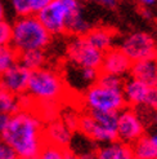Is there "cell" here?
<instances>
[{
  "label": "cell",
  "instance_id": "6",
  "mask_svg": "<svg viewBox=\"0 0 157 159\" xmlns=\"http://www.w3.org/2000/svg\"><path fill=\"white\" fill-rule=\"evenodd\" d=\"M67 58L68 62L77 66L99 69L103 52L93 47L85 36H75L67 45Z\"/></svg>",
  "mask_w": 157,
  "mask_h": 159
},
{
  "label": "cell",
  "instance_id": "7",
  "mask_svg": "<svg viewBox=\"0 0 157 159\" xmlns=\"http://www.w3.org/2000/svg\"><path fill=\"white\" fill-rule=\"evenodd\" d=\"M120 48L134 62L157 56V42L147 33H133L122 40Z\"/></svg>",
  "mask_w": 157,
  "mask_h": 159
},
{
  "label": "cell",
  "instance_id": "11",
  "mask_svg": "<svg viewBox=\"0 0 157 159\" xmlns=\"http://www.w3.org/2000/svg\"><path fill=\"white\" fill-rule=\"evenodd\" d=\"M133 61L128 57L121 48H109L103 53V58L99 66L100 73L113 74L116 76L124 78L130 74Z\"/></svg>",
  "mask_w": 157,
  "mask_h": 159
},
{
  "label": "cell",
  "instance_id": "26",
  "mask_svg": "<svg viewBox=\"0 0 157 159\" xmlns=\"http://www.w3.org/2000/svg\"><path fill=\"white\" fill-rule=\"evenodd\" d=\"M15 158H17V155H15L14 150L0 140V159H15Z\"/></svg>",
  "mask_w": 157,
  "mask_h": 159
},
{
  "label": "cell",
  "instance_id": "22",
  "mask_svg": "<svg viewBox=\"0 0 157 159\" xmlns=\"http://www.w3.org/2000/svg\"><path fill=\"white\" fill-rule=\"evenodd\" d=\"M138 116L140 118V120L144 124V127H150L153 123H156V115H157V111L151 109L150 106H146V105H140V106H135L134 107Z\"/></svg>",
  "mask_w": 157,
  "mask_h": 159
},
{
  "label": "cell",
  "instance_id": "20",
  "mask_svg": "<svg viewBox=\"0 0 157 159\" xmlns=\"http://www.w3.org/2000/svg\"><path fill=\"white\" fill-rule=\"evenodd\" d=\"M90 29H91V26L88 23V21L83 17V14L80 12L68 21L67 26H66V33L72 34L74 36H84Z\"/></svg>",
  "mask_w": 157,
  "mask_h": 159
},
{
  "label": "cell",
  "instance_id": "5",
  "mask_svg": "<svg viewBox=\"0 0 157 159\" xmlns=\"http://www.w3.org/2000/svg\"><path fill=\"white\" fill-rule=\"evenodd\" d=\"M80 12L78 0H52L36 16L52 35H57L66 33L68 21Z\"/></svg>",
  "mask_w": 157,
  "mask_h": 159
},
{
  "label": "cell",
  "instance_id": "27",
  "mask_svg": "<svg viewBox=\"0 0 157 159\" xmlns=\"http://www.w3.org/2000/svg\"><path fill=\"white\" fill-rule=\"evenodd\" d=\"M146 106H150L151 109L157 111V87H151L150 93L146 101Z\"/></svg>",
  "mask_w": 157,
  "mask_h": 159
},
{
  "label": "cell",
  "instance_id": "3",
  "mask_svg": "<svg viewBox=\"0 0 157 159\" xmlns=\"http://www.w3.org/2000/svg\"><path fill=\"white\" fill-rule=\"evenodd\" d=\"M67 84L62 74L45 66L31 71L27 94L34 102H61L66 97Z\"/></svg>",
  "mask_w": 157,
  "mask_h": 159
},
{
  "label": "cell",
  "instance_id": "17",
  "mask_svg": "<svg viewBox=\"0 0 157 159\" xmlns=\"http://www.w3.org/2000/svg\"><path fill=\"white\" fill-rule=\"evenodd\" d=\"M133 158L138 159H157V146L153 144L151 136L143 134L131 144Z\"/></svg>",
  "mask_w": 157,
  "mask_h": 159
},
{
  "label": "cell",
  "instance_id": "1",
  "mask_svg": "<svg viewBox=\"0 0 157 159\" xmlns=\"http://www.w3.org/2000/svg\"><path fill=\"white\" fill-rule=\"evenodd\" d=\"M0 140L14 150L17 158H39L46 144L44 120L34 109H19L9 116Z\"/></svg>",
  "mask_w": 157,
  "mask_h": 159
},
{
  "label": "cell",
  "instance_id": "33",
  "mask_svg": "<svg viewBox=\"0 0 157 159\" xmlns=\"http://www.w3.org/2000/svg\"><path fill=\"white\" fill-rule=\"evenodd\" d=\"M151 139H152V141H153V144L157 146V132H155L152 136H151Z\"/></svg>",
  "mask_w": 157,
  "mask_h": 159
},
{
  "label": "cell",
  "instance_id": "29",
  "mask_svg": "<svg viewBox=\"0 0 157 159\" xmlns=\"http://www.w3.org/2000/svg\"><path fill=\"white\" fill-rule=\"evenodd\" d=\"M9 116H11L9 114H5V113H2V111H0V133L4 131L8 120H9Z\"/></svg>",
  "mask_w": 157,
  "mask_h": 159
},
{
  "label": "cell",
  "instance_id": "8",
  "mask_svg": "<svg viewBox=\"0 0 157 159\" xmlns=\"http://www.w3.org/2000/svg\"><path fill=\"white\" fill-rule=\"evenodd\" d=\"M117 140L131 145L139 137L146 134V127L131 106H125L117 113Z\"/></svg>",
  "mask_w": 157,
  "mask_h": 159
},
{
  "label": "cell",
  "instance_id": "21",
  "mask_svg": "<svg viewBox=\"0 0 157 159\" xmlns=\"http://www.w3.org/2000/svg\"><path fill=\"white\" fill-rule=\"evenodd\" d=\"M18 61V53L11 44L0 45V75Z\"/></svg>",
  "mask_w": 157,
  "mask_h": 159
},
{
  "label": "cell",
  "instance_id": "30",
  "mask_svg": "<svg viewBox=\"0 0 157 159\" xmlns=\"http://www.w3.org/2000/svg\"><path fill=\"white\" fill-rule=\"evenodd\" d=\"M138 2L142 7H147V8L155 7L157 4V0H138Z\"/></svg>",
  "mask_w": 157,
  "mask_h": 159
},
{
  "label": "cell",
  "instance_id": "23",
  "mask_svg": "<svg viewBox=\"0 0 157 159\" xmlns=\"http://www.w3.org/2000/svg\"><path fill=\"white\" fill-rule=\"evenodd\" d=\"M97 83L104 85V87H109V88H120V89H122L124 78L116 76L113 74L100 73L99 76H98V79H97Z\"/></svg>",
  "mask_w": 157,
  "mask_h": 159
},
{
  "label": "cell",
  "instance_id": "18",
  "mask_svg": "<svg viewBox=\"0 0 157 159\" xmlns=\"http://www.w3.org/2000/svg\"><path fill=\"white\" fill-rule=\"evenodd\" d=\"M18 63H21L22 66H25L30 71H34L37 69H41L45 66L46 57L44 49H31L26 52L18 53Z\"/></svg>",
  "mask_w": 157,
  "mask_h": 159
},
{
  "label": "cell",
  "instance_id": "25",
  "mask_svg": "<svg viewBox=\"0 0 157 159\" xmlns=\"http://www.w3.org/2000/svg\"><path fill=\"white\" fill-rule=\"evenodd\" d=\"M12 38V26L4 20L0 21V45L11 44Z\"/></svg>",
  "mask_w": 157,
  "mask_h": 159
},
{
  "label": "cell",
  "instance_id": "14",
  "mask_svg": "<svg viewBox=\"0 0 157 159\" xmlns=\"http://www.w3.org/2000/svg\"><path fill=\"white\" fill-rule=\"evenodd\" d=\"M129 75L147 84L148 87H157V56L134 61Z\"/></svg>",
  "mask_w": 157,
  "mask_h": 159
},
{
  "label": "cell",
  "instance_id": "34",
  "mask_svg": "<svg viewBox=\"0 0 157 159\" xmlns=\"http://www.w3.org/2000/svg\"><path fill=\"white\" fill-rule=\"evenodd\" d=\"M156 123H157V115H156Z\"/></svg>",
  "mask_w": 157,
  "mask_h": 159
},
{
  "label": "cell",
  "instance_id": "32",
  "mask_svg": "<svg viewBox=\"0 0 157 159\" xmlns=\"http://www.w3.org/2000/svg\"><path fill=\"white\" fill-rule=\"evenodd\" d=\"M4 7H3V4H2V2H0V21H3L4 20Z\"/></svg>",
  "mask_w": 157,
  "mask_h": 159
},
{
  "label": "cell",
  "instance_id": "10",
  "mask_svg": "<svg viewBox=\"0 0 157 159\" xmlns=\"http://www.w3.org/2000/svg\"><path fill=\"white\" fill-rule=\"evenodd\" d=\"M99 74H100L99 69L83 67V66H77L68 62L62 76H63L67 85L74 87L77 91H85L88 87H90L91 84L97 82Z\"/></svg>",
  "mask_w": 157,
  "mask_h": 159
},
{
  "label": "cell",
  "instance_id": "13",
  "mask_svg": "<svg viewBox=\"0 0 157 159\" xmlns=\"http://www.w3.org/2000/svg\"><path fill=\"white\" fill-rule=\"evenodd\" d=\"M150 88L147 84L142 83L138 79L130 76L126 80H124V85H122V93L125 101H126V105L135 107V106H140V105H146V101L148 97V93H150Z\"/></svg>",
  "mask_w": 157,
  "mask_h": 159
},
{
  "label": "cell",
  "instance_id": "31",
  "mask_svg": "<svg viewBox=\"0 0 157 159\" xmlns=\"http://www.w3.org/2000/svg\"><path fill=\"white\" fill-rule=\"evenodd\" d=\"M95 2H98V3H100V4H103V5L108 7V8H113V7L116 5V2H115V0H95Z\"/></svg>",
  "mask_w": 157,
  "mask_h": 159
},
{
  "label": "cell",
  "instance_id": "16",
  "mask_svg": "<svg viewBox=\"0 0 157 159\" xmlns=\"http://www.w3.org/2000/svg\"><path fill=\"white\" fill-rule=\"evenodd\" d=\"M84 36L93 47L104 53L109 48H112L115 34L112 30L107 27H91Z\"/></svg>",
  "mask_w": 157,
  "mask_h": 159
},
{
  "label": "cell",
  "instance_id": "12",
  "mask_svg": "<svg viewBox=\"0 0 157 159\" xmlns=\"http://www.w3.org/2000/svg\"><path fill=\"white\" fill-rule=\"evenodd\" d=\"M45 141L61 148H68L72 140V129L59 119H53L44 127Z\"/></svg>",
  "mask_w": 157,
  "mask_h": 159
},
{
  "label": "cell",
  "instance_id": "28",
  "mask_svg": "<svg viewBox=\"0 0 157 159\" xmlns=\"http://www.w3.org/2000/svg\"><path fill=\"white\" fill-rule=\"evenodd\" d=\"M52 0H32V13L36 14L43 11L45 7H48Z\"/></svg>",
  "mask_w": 157,
  "mask_h": 159
},
{
  "label": "cell",
  "instance_id": "2",
  "mask_svg": "<svg viewBox=\"0 0 157 159\" xmlns=\"http://www.w3.org/2000/svg\"><path fill=\"white\" fill-rule=\"evenodd\" d=\"M52 34L44 27L36 14L19 16L12 25L11 45L17 53L31 49H45Z\"/></svg>",
  "mask_w": 157,
  "mask_h": 159
},
{
  "label": "cell",
  "instance_id": "19",
  "mask_svg": "<svg viewBox=\"0 0 157 159\" xmlns=\"http://www.w3.org/2000/svg\"><path fill=\"white\" fill-rule=\"evenodd\" d=\"M21 109L19 104V97L14 96L11 92H8L0 85V111L5 114L12 115L17 110Z\"/></svg>",
  "mask_w": 157,
  "mask_h": 159
},
{
  "label": "cell",
  "instance_id": "9",
  "mask_svg": "<svg viewBox=\"0 0 157 159\" xmlns=\"http://www.w3.org/2000/svg\"><path fill=\"white\" fill-rule=\"evenodd\" d=\"M30 75L31 71L28 69L15 62L4 74L0 75V85L14 96L19 97L22 94H26L27 92Z\"/></svg>",
  "mask_w": 157,
  "mask_h": 159
},
{
  "label": "cell",
  "instance_id": "15",
  "mask_svg": "<svg viewBox=\"0 0 157 159\" xmlns=\"http://www.w3.org/2000/svg\"><path fill=\"white\" fill-rule=\"evenodd\" d=\"M95 158L99 159H131L133 150L131 145L125 144L120 140H113L102 146L95 152Z\"/></svg>",
  "mask_w": 157,
  "mask_h": 159
},
{
  "label": "cell",
  "instance_id": "4",
  "mask_svg": "<svg viewBox=\"0 0 157 159\" xmlns=\"http://www.w3.org/2000/svg\"><path fill=\"white\" fill-rule=\"evenodd\" d=\"M83 105L86 111H103V113H119L125 106H128L122 89L109 88L97 82L84 91Z\"/></svg>",
  "mask_w": 157,
  "mask_h": 159
},
{
  "label": "cell",
  "instance_id": "24",
  "mask_svg": "<svg viewBox=\"0 0 157 159\" xmlns=\"http://www.w3.org/2000/svg\"><path fill=\"white\" fill-rule=\"evenodd\" d=\"M14 12L18 16L34 14L32 13V0H12Z\"/></svg>",
  "mask_w": 157,
  "mask_h": 159
}]
</instances>
